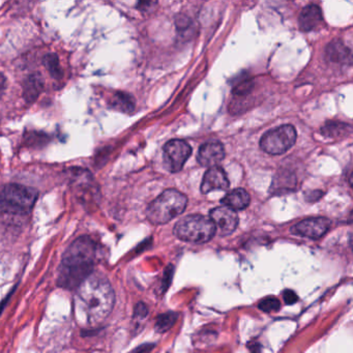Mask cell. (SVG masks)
Here are the masks:
<instances>
[{
  "label": "cell",
  "instance_id": "9",
  "mask_svg": "<svg viewBox=\"0 0 353 353\" xmlns=\"http://www.w3.org/2000/svg\"><path fill=\"white\" fill-rule=\"evenodd\" d=\"M210 219L216 226V230L218 231L219 234L222 236H226L234 232L239 225V216L236 212L227 206L214 208L210 212Z\"/></svg>",
  "mask_w": 353,
  "mask_h": 353
},
{
  "label": "cell",
  "instance_id": "15",
  "mask_svg": "<svg viewBox=\"0 0 353 353\" xmlns=\"http://www.w3.org/2000/svg\"><path fill=\"white\" fill-rule=\"evenodd\" d=\"M326 57L332 63H344L350 59V51L341 41H334L326 48Z\"/></svg>",
  "mask_w": 353,
  "mask_h": 353
},
{
  "label": "cell",
  "instance_id": "5",
  "mask_svg": "<svg viewBox=\"0 0 353 353\" xmlns=\"http://www.w3.org/2000/svg\"><path fill=\"white\" fill-rule=\"evenodd\" d=\"M173 231L177 239L192 243H208L216 232L212 221L201 214L185 216L175 224Z\"/></svg>",
  "mask_w": 353,
  "mask_h": 353
},
{
  "label": "cell",
  "instance_id": "21",
  "mask_svg": "<svg viewBox=\"0 0 353 353\" xmlns=\"http://www.w3.org/2000/svg\"><path fill=\"white\" fill-rule=\"evenodd\" d=\"M254 84L252 81H243L237 84L233 90V94L236 97H245L251 92Z\"/></svg>",
  "mask_w": 353,
  "mask_h": 353
},
{
  "label": "cell",
  "instance_id": "12",
  "mask_svg": "<svg viewBox=\"0 0 353 353\" xmlns=\"http://www.w3.org/2000/svg\"><path fill=\"white\" fill-rule=\"evenodd\" d=\"M299 28L303 32H309L319 30L323 26L321 10L318 6L310 5L303 8L299 15Z\"/></svg>",
  "mask_w": 353,
  "mask_h": 353
},
{
  "label": "cell",
  "instance_id": "2",
  "mask_svg": "<svg viewBox=\"0 0 353 353\" xmlns=\"http://www.w3.org/2000/svg\"><path fill=\"white\" fill-rule=\"evenodd\" d=\"M96 260V243L88 236L78 237L61 259L57 284L63 288H77L92 274Z\"/></svg>",
  "mask_w": 353,
  "mask_h": 353
},
{
  "label": "cell",
  "instance_id": "3",
  "mask_svg": "<svg viewBox=\"0 0 353 353\" xmlns=\"http://www.w3.org/2000/svg\"><path fill=\"white\" fill-rule=\"evenodd\" d=\"M38 191L28 185L9 183L0 187V214H28L38 199Z\"/></svg>",
  "mask_w": 353,
  "mask_h": 353
},
{
  "label": "cell",
  "instance_id": "13",
  "mask_svg": "<svg viewBox=\"0 0 353 353\" xmlns=\"http://www.w3.org/2000/svg\"><path fill=\"white\" fill-rule=\"evenodd\" d=\"M251 197L245 189H235L227 194L222 199V203L234 210H243L249 206Z\"/></svg>",
  "mask_w": 353,
  "mask_h": 353
},
{
  "label": "cell",
  "instance_id": "11",
  "mask_svg": "<svg viewBox=\"0 0 353 353\" xmlns=\"http://www.w3.org/2000/svg\"><path fill=\"white\" fill-rule=\"evenodd\" d=\"M230 183L226 172L221 167H212L204 174L201 183V192L203 194H208L216 190L226 191Z\"/></svg>",
  "mask_w": 353,
  "mask_h": 353
},
{
  "label": "cell",
  "instance_id": "24",
  "mask_svg": "<svg viewBox=\"0 0 353 353\" xmlns=\"http://www.w3.org/2000/svg\"><path fill=\"white\" fill-rule=\"evenodd\" d=\"M152 348H154V345L144 344L142 346L138 347L135 350L132 351L131 353H150Z\"/></svg>",
  "mask_w": 353,
  "mask_h": 353
},
{
  "label": "cell",
  "instance_id": "4",
  "mask_svg": "<svg viewBox=\"0 0 353 353\" xmlns=\"http://www.w3.org/2000/svg\"><path fill=\"white\" fill-rule=\"evenodd\" d=\"M187 204L185 194L174 189L166 190L148 205L146 216L152 224H166L183 214Z\"/></svg>",
  "mask_w": 353,
  "mask_h": 353
},
{
  "label": "cell",
  "instance_id": "17",
  "mask_svg": "<svg viewBox=\"0 0 353 353\" xmlns=\"http://www.w3.org/2000/svg\"><path fill=\"white\" fill-rule=\"evenodd\" d=\"M112 105L119 110L127 113L133 111L134 107H135L134 99L128 94H123V92H117L115 94L114 98L112 99Z\"/></svg>",
  "mask_w": 353,
  "mask_h": 353
},
{
  "label": "cell",
  "instance_id": "8",
  "mask_svg": "<svg viewBox=\"0 0 353 353\" xmlns=\"http://www.w3.org/2000/svg\"><path fill=\"white\" fill-rule=\"evenodd\" d=\"M330 222L326 218H311L297 223L291 228V233L297 236L310 239H319L323 236L328 229Z\"/></svg>",
  "mask_w": 353,
  "mask_h": 353
},
{
  "label": "cell",
  "instance_id": "23",
  "mask_svg": "<svg viewBox=\"0 0 353 353\" xmlns=\"http://www.w3.org/2000/svg\"><path fill=\"white\" fill-rule=\"evenodd\" d=\"M283 299H284L285 303H288V305H292L299 299L297 295L292 290H285L283 292Z\"/></svg>",
  "mask_w": 353,
  "mask_h": 353
},
{
  "label": "cell",
  "instance_id": "19",
  "mask_svg": "<svg viewBox=\"0 0 353 353\" xmlns=\"http://www.w3.org/2000/svg\"><path fill=\"white\" fill-rule=\"evenodd\" d=\"M44 63L47 70L50 72L51 75L57 79H61L63 77V71H61V65H59V57L55 54H48L45 57Z\"/></svg>",
  "mask_w": 353,
  "mask_h": 353
},
{
  "label": "cell",
  "instance_id": "20",
  "mask_svg": "<svg viewBox=\"0 0 353 353\" xmlns=\"http://www.w3.org/2000/svg\"><path fill=\"white\" fill-rule=\"evenodd\" d=\"M281 303L274 296H268L260 301L259 309L264 312H274L280 309Z\"/></svg>",
  "mask_w": 353,
  "mask_h": 353
},
{
  "label": "cell",
  "instance_id": "10",
  "mask_svg": "<svg viewBox=\"0 0 353 353\" xmlns=\"http://www.w3.org/2000/svg\"><path fill=\"white\" fill-rule=\"evenodd\" d=\"M225 158V148L221 142L210 141L204 143L198 152V162L201 166L216 167Z\"/></svg>",
  "mask_w": 353,
  "mask_h": 353
},
{
  "label": "cell",
  "instance_id": "1",
  "mask_svg": "<svg viewBox=\"0 0 353 353\" xmlns=\"http://www.w3.org/2000/svg\"><path fill=\"white\" fill-rule=\"evenodd\" d=\"M114 303L110 282L101 274H92L76 288V319L84 327H97L110 315Z\"/></svg>",
  "mask_w": 353,
  "mask_h": 353
},
{
  "label": "cell",
  "instance_id": "22",
  "mask_svg": "<svg viewBox=\"0 0 353 353\" xmlns=\"http://www.w3.org/2000/svg\"><path fill=\"white\" fill-rule=\"evenodd\" d=\"M148 315V307L144 305L143 303H139L135 307V312H134V316L135 318H139V319H143L146 316Z\"/></svg>",
  "mask_w": 353,
  "mask_h": 353
},
{
  "label": "cell",
  "instance_id": "16",
  "mask_svg": "<svg viewBox=\"0 0 353 353\" xmlns=\"http://www.w3.org/2000/svg\"><path fill=\"white\" fill-rule=\"evenodd\" d=\"M351 127L339 121H328L321 129L322 135L327 138H339L350 133Z\"/></svg>",
  "mask_w": 353,
  "mask_h": 353
},
{
  "label": "cell",
  "instance_id": "18",
  "mask_svg": "<svg viewBox=\"0 0 353 353\" xmlns=\"http://www.w3.org/2000/svg\"><path fill=\"white\" fill-rule=\"evenodd\" d=\"M176 319L177 314L174 313V312H168V313L162 314V315L159 316L158 319H157V330L160 332H167V330H170V328L174 325Z\"/></svg>",
  "mask_w": 353,
  "mask_h": 353
},
{
  "label": "cell",
  "instance_id": "6",
  "mask_svg": "<svg viewBox=\"0 0 353 353\" xmlns=\"http://www.w3.org/2000/svg\"><path fill=\"white\" fill-rule=\"evenodd\" d=\"M296 141V131L291 125H281L264 134L260 148L266 154L278 156L290 150Z\"/></svg>",
  "mask_w": 353,
  "mask_h": 353
},
{
  "label": "cell",
  "instance_id": "7",
  "mask_svg": "<svg viewBox=\"0 0 353 353\" xmlns=\"http://www.w3.org/2000/svg\"><path fill=\"white\" fill-rule=\"evenodd\" d=\"M163 160L167 170L172 173L179 172L192 154V148L183 140H171L165 144Z\"/></svg>",
  "mask_w": 353,
  "mask_h": 353
},
{
  "label": "cell",
  "instance_id": "14",
  "mask_svg": "<svg viewBox=\"0 0 353 353\" xmlns=\"http://www.w3.org/2000/svg\"><path fill=\"white\" fill-rule=\"evenodd\" d=\"M44 88V81L40 74H32L24 82L23 97L26 101L32 103L40 96Z\"/></svg>",
  "mask_w": 353,
  "mask_h": 353
}]
</instances>
